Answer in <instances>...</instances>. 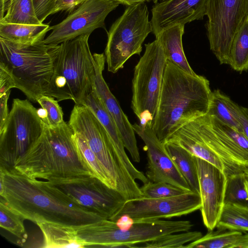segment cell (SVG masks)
<instances>
[{
    "instance_id": "36",
    "label": "cell",
    "mask_w": 248,
    "mask_h": 248,
    "mask_svg": "<svg viewBox=\"0 0 248 248\" xmlns=\"http://www.w3.org/2000/svg\"><path fill=\"white\" fill-rule=\"evenodd\" d=\"M86 0H54L50 15L60 12L71 13Z\"/></svg>"
},
{
    "instance_id": "35",
    "label": "cell",
    "mask_w": 248,
    "mask_h": 248,
    "mask_svg": "<svg viewBox=\"0 0 248 248\" xmlns=\"http://www.w3.org/2000/svg\"><path fill=\"white\" fill-rule=\"evenodd\" d=\"M54 0H33L36 16L41 23L50 15Z\"/></svg>"
},
{
    "instance_id": "7",
    "label": "cell",
    "mask_w": 248,
    "mask_h": 248,
    "mask_svg": "<svg viewBox=\"0 0 248 248\" xmlns=\"http://www.w3.org/2000/svg\"><path fill=\"white\" fill-rule=\"evenodd\" d=\"M68 124L75 133L85 139L108 174L115 189L126 201L143 197L138 183L129 180L119 168L106 130L89 107L83 104H75Z\"/></svg>"
},
{
    "instance_id": "1",
    "label": "cell",
    "mask_w": 248,
    "mask_h": 248,
    "mask_svg": "<svg viewBox=\"0 0 248 248\" xmlns=\"http://www.w3.org/2000/svg\"><path fill=\"white\" fill-rule=\"evenodd\" d=\"M0 195L25 219L77 226L105 219L46 181L31 179L14 168H0Z\"/></svg>"
},
{
    "instance_id": "24",
    "label": "cell",
    "mask_w": 248,
    "mask_h": 248,
    "mask_svg": "<svg viewBox=\"0 0 248 248\" xmlns=\"http://www.w3.org/2000/svg\"><path fill=\"white\" fill-rule=\"evenodd\" d=\"M169 156L186 179L193 192L200 194L196 156L184 148L170 142H164Z\"/></svg>"
},
{
    "instance_id": "34",
    "label": "cell",
    "mask_w": 248,
    "mask_h": 248,
    "mask_svg": "<svg viewBox=\"0 0 248 248\" xmlns=\"http://www.w3.org/2000/svg\"><path fill=\"white\" fill-rule=\"evenodd\" d=\"M143 197L166 198L177 196L187 192L174 185L163 182L148 181L140 187Z\"/></svg>"
},
{
    "instance_id": "18",
    "label": "cell",
    "mask_w": 248,
    "mask_h": 248,
    "mask_svg": "<svg viewBox=\"0 0 248 248\" xmlns=\"http://www.w3.org/2000/svg\"><path fill=\"white\" fill-rule=\"evenodd\" d=\"M207 3L208 0H166L155 4L151 10L152 32L156 37L172 26L202 19Z\"/></svg>"
},
{
    "instance_id": "21",
    "label": "cell",
    "mask_w": 248,
    "mask_h": 248,
    "mask_svg": "<svg viewBox=\"0 0 248 248\" xmlns=\"http://www.w3.org/2000/svg\"><path fill=\"white\" fill-rule=\"evenodd\" d=\"M205 235L191 242L183 248H248V233L220 230L209 231Z\"/></svg>"
},
{
    "instance_id": "43",
    "label": "cell",
    "mask_w": 248,
    "mask_h": 248,
    "mask_svg": "<svg viewBox=\"0 0 248 248\" xmlns=\"http://www.w3.org/2000/svg\"><path fill=\"white\" fill-rule=\"evenodd\" d=\"M151 0H153V1H154V0H147V2H149V1H150Z\"/></svg>"
},
{
    "instance_id": "28",
    "label": "cell",
    "mask_w": 248,
    "mask_h": 248,
    "mask_svg": "<svg viewBox=\"0 0 248 248\" xmlns=\"http://www.w3.org/2000/svg\"><path fill=\"white\" fill-rule=\"evenodd\" d=\"M216 227L220 230L248 232V206L224 204Z\"/></svg>"
},
{
    "instance_id": "39",
    "label": "cell",
    "mask_w": 248,
    "mask_h": 248,
    "mask_svg": "<svg viewBox=\"0 0 248 248\" xmlns=\"http://www.w3.org/2000/svg\"><path fill=\"white\" fill-rule=\"evenodd\" d=\"M120 4L124 5L132 6L139 3H145L147 0H114Z\"/></svg>"
},
{
    "instance_id": "9",
    "label": "cell",
    "mask_w": 248,
    "mask_h": 248,
    "mask_svg": "<svg viewBox=\"0 0 248 248\" xmlns=\"http://www.w3.org/2000/svg\"><path fill=\"white\" fill-rule=\"evenodd\" d=\"M45 124L27 99L15 98L0 129V168H13L44 133Z\"/></svg>"
},
{
    "instance_id": "12",
    "label": "cell",
    "mask_w": 248,
    "mask_h": 248,
    "mask_svg": "<svg viewBox=\"0 0 248 248\" xmlns=\"http://www.w3.org/2000/svg\"><path fill=\"white\" fill-rule=\"evenodd\" d=\"M46 181L104 219H110L126 201L120 192L92 175L53 178Z\"/></svg>"
},
{
    "instance_id": "41",
    "label": "cell",
    "mask_w": 248,
    "mask_h": 248,
    "mask_svg": "<svg viewBox=\"0 0 248 248\" xmlns=\"http://www.w3.org/2000/svg\"><path fill=\"white\" fill-rule=\"evenodd\" d=\"M166 0H154L153 2L155 4L157 3V2H162L165 1Z\"/></svg>"
},
{
    "instance_id": "6",
    "label": "cell",
    "mask_w": 248,
    "mask_h": 248,
    "mask_svg": "<svg viewBox=\"0 0 248 248\" xmlns=\"http://www.w3.org/2000/svg\"><path fill=\"white\" fill-rule=\"evenodd\" d=\"M193 226L188 220L160 219L122 227L116 221L105 219L73 227L86 247L139 248L143 243L163 236L189 231Z\"/></svg>"
},
{
    "instance_id": "33",
    "label": "cell",
    "mask_w": 248,
    "mask_h": 248,
    "mask_svg": "<svg viewBox=\"0 0 248 248\" xmlns=\"http://www.w3.org/2000/svg\"><path fill=\"white\" fill-rule=\"evenodd\" d=\"M58 102L54 97L46 95L40 96L37 100L44 112V116L41 117L45 124L49 126L58 127L65 122L63 113Z\"/></svg>"
},
{
    "instance_id": "31",
    "label": "cell",
    "mask_w": 248,
    "mask_h": 248,
    "mask_svg": "<svg viewBox=\"0 0 248 248\" xmlns=\"http://www.w3.org/2000/svg\"><path fill=\"white\" fill-rule=\"evenodd\" d=\"M25 219L9 207L0 198V226L18 238L25 241L27 238L24 225Z\"/></svg>"
},
{
    "instance_id": "42",
    "label": "cell",
    "mask_w": 248,
    "mask_h": 248,
    "mask_svg": "<svg viewBox=\"0 0 248 248\" xmlns=\"http://www.w3.org/2000/svg\"><path fill=\"white\" fill-rule=\"evenodd\" d=\"M246 188H247V191L248 193V183H247L246 181Z\"/></svg>"
},
{
    "instance_id": "30",
    "label": "cell",
    "mask_w": 248,
    "mask_h": 248,
    "mask_svg": "<svg viewBox=\"0 0 248 248\" xmlns=\"http://www.w3.org/2000/svg\"><path fill=\"white\" fill-rule=\"evenodd\" d=\"M224 204H238L248 206V193L244 172L227 177Z\"/></svg>"
},
{
    "instance_id": "4",
    "label": "cell",
    "mask_w": 248,
    "mask_h": 248,
    "mask_svg": "<svg viewBox=\"0 0 248 248\" xmlns=\"http://www.w3.org/2000/svg\"><path fill=\"white\" fill-rule=\"evenodd\" d=\"M59 47L43 40L20 44L0 37V68L10 76L15 88L37 102L49 89Z\"/></svg>"
},
{
    "instance_id": "26",
    "label": "cell",
    "mask_w": 248,
    "mask_h": 248,
    "mask_svg": "<svg viewBox=\"0 0 248 248\" xmlns=\"http://www.w3.org/2000/svg\"><path fill=\"white\" fill-rule=\"evenodd\" d=\"M51 27L46 24L30 25L0 23V37L15 43L32 44L44 40Z\"/></svg>"
},
{
    "instance_id": "8",
    "label": "cell",
    "mask_w": 248,
    "mask_h": 248,
    "mask_svg": "<svg viewBox=\"0 0 248 248\" xmlns=\"http://www.w3.org/2000/svg\"><path fill=\"white\" fill-rule=\"evenodd\" d=\"M132 79L131 108L142 127L151 128L159 102L167 59L158 40L145 45Z\"/></svg>"
},
{
    "instance_id": "16",
    "label": "cell",
    "mask_w": 248,
    "mask_h": 248,
    "mask_svg": "<svg viewBox=\"0 0 248 248\" xmlns=\"http://www.w3.org/2000/svg\"><path fill=\"white\" fill-rule=\"evenodd\" d=\"M133 127L143 141L147 156L146 176L151 182H163L178 187L187 192H192L187 182L166 152L152 129L135 123Z\"/></svg>"
},
{
    "instance_id": "23",
    "label": "cell",
    "mask_w": 248,
    "mask_h": 248,
    "mask_svg": "<svg viewBox=\"0 0 248 248\" xmlns=\"http://www.w3.org/2000/svg\"><path fill=\"white\" fill-rule=\"evenodd\" d=\"M0 23L40 25L33 0H0Z\"/></svg>"
},
{
    "instance_id": "29",
    "label": "cell",
    "mask_w": 248,
    "mask_h": 248,
    "mask_svg": "<svg viewBox=\"0 0 248 248\" xmlns=\"http://www.w3.org/2000/svg\"><path fill=\"white\" fill-rule=\"evenodd\" d=\"M199 231H186L170 233L152 241L141 244L139 248H183L185 244L198 239L202 236Z\"/></svg>"
},
{
    "instance_id": "11",
    "label": "cell",
    "mask_w": 248,
    "mask_h": 248,
    "mask_svg": "<svg viewBox=\"0 0 248 248\" xmlns=\"http://www.w3.org/2000/svg\"><path fill=\"white\" fill-rule=\"evenodd\" d=\"M206 16L210 49L221 64H229L233 39L248 16V0H208Z\"/></svg>"
},
{
    "instance_id": "3",
    "label": "cell",
    "mask_w": 248,
    "mask_h": 248,
    "mask_svg": "<svg viewBox=\"0 0 248 248\" xmlns=\"http://www.w3.org/2000/svg\"><path fill=\"white\" fill-rule=\"evenodd\" d=\"M13 168L29 178L46 180L93 175L78 147L74 131L65 122L56 127L45 124L42 136Z\"/></svg>"
},
{
    "instance_id": "32",
    "label": "cell",
    "mask_w": 248,
    "mask_h": 248,
    "mask_svg": "<svg viewBox=\"0 0 248 248\" xmlns=\"http://www.w3.org/2000/svg\"><path fill=\"white\" fill-rule=\"evenodd\" d=\"M75 133L78 147L93 175L108 186L115 189L114 185L108 174L102 166L96 155L89 147L85 139L79 134L75 132Z\"/></svg>"
},
{
    "instance_id": "19",
    "label": "cell",
    "mask_w": 248,
    "mask_h": 248,
    "mask_svg": "<svg viewBox=\"0 0 248 248\" xmlns=\"http://www.w3.org/2000/svg\"><path fill=\"white\" fill-rule=\"evenodd\" d=\"M82 104L92 110L106 130L115 159L124 175L132 182L138 180L143 184L148 182L149 180L146 176L134 166L127 156L117 125L104 107L95 88Z\"/></svg>"
},
{
    "instance_id": "38",
    "label": "cell",
    "mask_w": 248,
    "mask_h": 248,
    "mask_svg": "<svg viewBox=\"0 0 248 248\" xmlns=\"http://www.w3.org/2000/svg\"><path fill=\"white\" fill-rule=\"evenodd\" d=\"M239 120L243 133L248 140V108L240 106Z\"/></svg>"
},
{
    "instance_id": "2",
    "label": "cell",
    "mask_w": 248,
    "mask_h": 248,
    "mask_svg": "<svg viewBox=\"0 0 248 248\" xmlns=\"http://www.w3.org/2000/svg\"><path fill=\"white\" fill-rule=\"evenodd\" d=\"M212 92L205 77L167 61L151 129L162 142L187 123L208 113Z\"/></svg>"
},
{
    "instance_id": "37",
    "label": "cell",
    "mask_w": 248,
    "mask_h": 248,
    "mask_svg": "<svg viewBox=\"0 0 248 248\" xmlns=\"http://www.w3.org/2000/svg\"><path fill=\"white\" fill-rule=\"evenodd\" d=\"M11 92L0 94V129L4 124L9 115L8 100Z\"/></svg>"
},
{
    "instance_id": "10",
    "label": "cell",
    "mask_w": 248,
    "mask_h": 248,
    "mask_svg": "<svg viewBox=\"0 0 248 248\" xmlns=\"http://www.w3.org/2000/svg\"><path fill=\"white\" fill-rule=\"evenodd\" d=\"M152 32L145 3L129 6L111 26L105 49L108 70L117 73L134 55H140L142 45Z\"/></svg>"
},
{
    "instance_id": "20",
    "label": "cell",
    "mask_w": 248,
    "mask_h": 248,
    "mask_svg": "<svg viewBox=\"0 0 248 248\" xmlns=\"http://www.w3.org/2000/svg\"><path fill=\"white\" fill-rule=\"evenodd\" d=\"M185 25L172 26L162 30L155 38L160 42L167 61L186 72L196 74L190 66L182 44Z\"/></svg>"
},
{
    "instance_id": "5",
    "label": "cell",
    "mask_w": 248,
    "mask_h": 248,
    "mask_svg": "<svg viewBox=\"0 0 248 248\" xmlns=\"http://www.w3.org/2000/svg\"><path fill=\"white\" fill-rule=\"evenodd\" d=\"M85 35L60 44L54 70L46 95L58 101L82 104L94 88L95 61Z\"/></svg>"
},
{
    "instance_id": "13",
    "label": "cell",
    "mask_w": 248,
    "mask_h": 248,
    "mask_svg": "<svg viewBox=\"0 0 248 248\" xmlns=\"http://www.w3.org/2000/svg\"><path fill=\"white\" fill-rule=\"evenodd\" d=\"M201 207L200 195L193 192L166 198L140 197L125 201L110 220L125 216L132 224L151 222L186 215Z\"/></svg>"
},
{
    "instance_id": "17",
    "label": "cell",
    "mask_w": 248,
    "mask_h": 248,
    "mask_svg": "<svg viewBox=\"0 0 248 248\" xmlns=\"http://www.w3.org/2000/svg\"><path fill=\"white\" fill-rule=\"evenodd\" d=\"M95 78L94 88L104 107L113 119L120 132L125 148L133 160L140 162V157L133 125L109 89L103 76L106 57L104 53H94Z\"/></svg>"
},
{
    "instance_id": "15",
    "label": "cell",
    "mask_w": 248,
    "mask_h": 248,
    "mask_svg": "<svg viewBox=\"0 0 248 248\" xmlns=\"http://www.w3.org/2000/svg\"><path fill=\"white\" fill-rule=\"evenodd\" d=\"M196 162L202 221L208 231H212L224 205L227 176L224 171L202 159L196 156Z\"/></svg>"
},
{
    "instance_id": "40",
    "label": "cell",
    "mask_w": 248,
    "mask_h": 248,
    "mask_svg": "<svg viewBox=\"0 0 248 248\" xmlns=\"http://www.w3.org/2000/svg\"><path fill=\"white\" fill-rule=\"evenodd\" d=\"M244 174L245 176V178L246 179V181L248 183V168H247L244 171Z\"/></svg>"
},
{
    "instance_id": "27",
    "label": "cell",
    "mask_w": 248,
    "mask_h": 248,
    "mask_svg": "<svg viewBox=\"0 0 248 248\" xmlns=\"http://www.w3.org/2000/svg\"><path fill=\"white\" fill-rule=\"evenodd\" d=\"M229 65L240 73L248 70V16L233 39Z\"/></svg>"
},
{
    "instance_id": "22",
    "label": "cell",
    "mask_w": 248,
    "mask_h": 248,
    "mask_svg": "<svg viewBox=\"0 0 248 248\" xmlns=\"http://www.w3.org/2000/svg\"><path fill=\"white\" fill-rule=\"evenodd\" d=\"M36 224L44 236V248L86 247L77 236L73 226L46 221H40Z\"/></svg>"
},
{
    "instance_id": "14",
    "label": "cell",
    "mask_w": 248,
    "mask_h": 248,
    "mask_svg": "<svg viewBox=\"0 0 248 248\" xmlns=\"http://www.w3.org/2000/svg\"><path fill=\"white\" fill-rule=\"evenodd\" d=\"M119 4L114 0H86L62 22L51 26V32L43 41L46 45H58L80 36L90 35L98 28L106 30V18Z\"/></svg>"
},
{
    "instance_id": "25",
    "label": "cell",
    "mask_w": 248,
    "mask_h": 248,
    "mask_svg": "<svg viewBox=\"0 0 248 248\" xmlns=\"http://www.w3.org/2000/svg\"><path fill=\"white\" fill-rule=\"evenodd\" d=\"M239 109V106L219 90L212 92L207 114L216 117L223 123L243 133Z\"/></svg>"
}]
</instances>
